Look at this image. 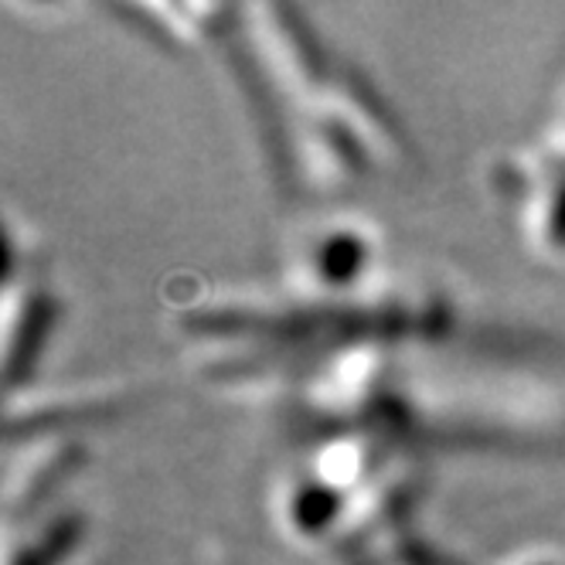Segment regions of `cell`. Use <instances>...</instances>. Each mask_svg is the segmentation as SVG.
Instances as JSON below:
<instances>
[{"label": "cell", "instance_id": "1", "mask_svg": "<svg viewBox=\"0 0 565 565\" xmlns=\"http://www.w3.org/2000/svg\"><path fill=\"white\" fill-rule=\"evenodd\" d=\"M542 232L548 235V242H555V246H562L565 242V181L555 184L548 205L542 209Z\"/></svg>", "mask_w": 565, "mask_h": 565}]
</instances>
